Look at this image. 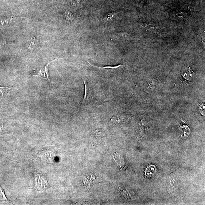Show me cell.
Listing matches in <instances>:
<instances>
[{
  "label": "cell",
  "mask_w": 205,
  "mask_h": 205,
  "mask_svg": "<svg viewBox=\"0 0 205 205\" xmlns=\"http://www.w3.org/2000/svg\"><path fill=\"white\" fill-rule=\"evenodd\" d=\"M84 82V85H85V94H84V98H83V102H82V104L84 103V102H85L86 100H87V96H88V87H87V85L85 83V81H83Z\"/></svg>",
  "instance_id": "7"
},
{
  "label": "cell",
  "mask_w": 205,
  "mask_h": 205,
  "mask_svg": "<svg viewBox=\"0 0 205 205\" xmlns=\"http://www.w3.org/2000/svg\"><path fill=\"white\" fill-rule=\"evenodd\" d=\"M65 16L66 17L67 20H68V21H71V20H73V15L70 12L68 11L65 12Z\"/></svg>",
  "instance_id": "6"
},
{
  "label": "cell",
  "mask_w": 205,
  "mask_h": 205,
  "mask_svg": "<svg viewBox=\"0 0 205 205\" xmlns=\"http://www.w3.org/2000/svg\"><path fill=\"white\" fill-rule=\"evenodd\" d=\"M54 60H52V61L48 63V64H47L43 69H40V70H37V71H35L33 75L34 76H39V77H42V78L47 79L50 82V80L49 77V75L48 73V66L50 63L54 61Z\"/></svg>",
  "instance_id": "2"
},
{
  "label": "cell",
  "mask_w": 205,
  "mask_h": 205,
  "mask_svg": "<svg viewBox=\"0 0 205 205\" xmlns=\"http://www.w3.org/2000/svg\"><path fill=\"white\" fill-rule=\"evenodd\" d=\"M141 25L145 27V28L151 31L155 32L157 31V29H158V27L157 26L153 25L147 24L146 23H143Z\"/></svg>",
  "instance_id": "3"
},
{
  "label": "cell",
  "mask_w": 205,
  "mask_h": 205,
  "mask_svg": "<svg viewBox=\"0 0 205 205\" xmlns=\"http://www.w3.org/2000/svg\"><path fill=\"white\" fill-rule=\"evenodd\" d=\"M12 88H9V87H0V92L2 93V96H3V94H5L8 90H10Z\"/></svg>",
  "instance_id": "9"
},
{
  "label": "cell",
  "mask_w": 205,
  "mask_h": 205,
  "mask_svg": "<svg viewBox=\"0 0 205 205\" xmlns=\"http://www.w3.org/2000/svg\"><path fill=\"white\" fill-rule=\"evenodd\" d=\"M48 183L45 177L41 175H37L36 176V187L38 190H43L47 187Z\"/></svg>",
  "instance_id": "1"
},
{
  "label": "cell",
  "mask_w": 205,
  "mask_h": 205,
  "mask_svg": "<svg viewBox=\"0 0 205 205\" xmlns=\"http://www.w3.org/2000/svg\"><path fill=\"white\" fill-rule=\"evenodd\" d=\"M177 15V16H178V17L181 18H183L185 17V13L183 12H181L178 13V14H176Z\"/></svg>",
  "instance_id": "11"
},
{
  "label": "cell",
  "mask_w": 205,
  "mask_h": 205,
  "mask_svg": "<svg viewBox=\"0 0 205 205\" xmlns=\"http://www.w3.org/2000/svg\"><path fill=\"white\" fill-rule=\"evenodd\" d=\"M0 201H4V202H7L8 201V200L5 194L4 190L1 187V186H0Z\"/></svg>",
  "instance_id": "5"
},
{
  "label": "cell",
  "mask_w": 205,
  "mask_h": 205,
  "mask_svg": "<svg viewBox=\"0 0 205 205\" xmlns=\"http://www.w3.org/2000/svg\"><path fill=\"white\" fill-rule=\"evenodd\" d=\"M37 40L35 38H32L30 40H29L28 43V46L29 48L33 49L35 48L37 45Z\"/></svg>",
  "instance_id": "4"
},
{
  "label": "cell",
  "mask_w": 205,
  "mask_h": 205,
  "mask_svg": "<svg viewBox=\"0 0 205 205\" xmlns=\"http://www.w3.org/2000/svg\"><path fill=\"white\" fill-rule=\"evenodd\" d=\"M5 43V41L4 40L0 39V46H2L4 45Z\"/></svg>",
  "instance_id": "12"
},
{
  "label": "cell",
  "mask_w": 205,
  "mask_h": 205,
  "mask_svg": "<svg viewBox=\"0 0 205 205\" xmlns=\"http://www.w3.org/2000/svg\"><path fill=\"white\" fill-rule=\"evenodd\" d=\"M89 65H91V66L94 67H96V68H101V69H116L118 68L119 67H120L122 66V65H117V66H114V67L107 66V67H98L95 66V65H91V64H90V63H89Z\"/></svg>",
  "instance_id": "8"
},
{
  "label": "cell",
  "mask_w": 205,
  "mask_h": 205,
  "mask_svg": "<svg viewBox=\"0 0 205 205\" xmlns=\"http://www.w3.org/2000/svg\"><path fill=\"white\" fill-rule=\"evenodd\" d=\"M13 18H9L7 19H6L5 20H1L0 21V24L1 25H5L8 24V23H9L10 21H11L12 20H13Z\"/></svg>",
  "instance_id": "10"
}]
</instances>
